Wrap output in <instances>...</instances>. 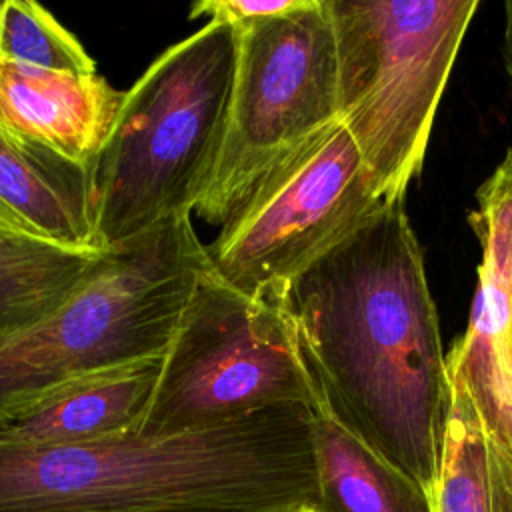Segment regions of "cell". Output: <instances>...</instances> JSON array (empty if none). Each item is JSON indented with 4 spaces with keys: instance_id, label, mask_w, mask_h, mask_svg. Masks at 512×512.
<instances>
[{
    "instance_id": "cell-1",
    "label": "cell",
    "mask_w": 512,
    "mask_h": 512,
    "mask_svg": "<svg viewBox=\"0 0 512 512\" xmlns=\"http://www.w3.org/2000/svg\"><path fill=\"white\" fill-rule=\"evenodd\" d=\"M404 202L382 204L284 298L314 408L436 492L450 378L420 242Z\"/></svg>"
},
{
    "instance_id": "cell-2",
    "label": "cell",
    "mask_w": 512,
    "mask_h": 512,
    "mask_svg": "<svg viewBox=\"0 0 512 512\" xmlns=\"http://www.w3.org/2000/svg\"><path fill=\"white\" fill-rule=\"evenodd\" d=\"M314 502L304 404L168 436L0 442V512H300Z\"/></svg>"
},
{
    "instance_id": "cell-3",
    "label": "cell",
    "mask_w": 512,
    "mask_h": 512,
    "mask_svg": "<svg viewBox=\"0 0 512 512\" xmlns=\"http://www.w3.org/2000/svg\"><path fill=\"white\" fill-rule=\"evenodd\" d=\"M236 50V28L208 20L168 46L124 92L92 162L104 252L170 216L192 214L222 144Z\"/></svg>"
},
{
    "instance_id": "cell-4",
    "label": "cell",
    "mask_w": 512,
    "mask_h": 512,
    "mask_svg": "<svg viewBox=\"0 0 512 512\" xmlns=\"http://www.w3.org/2000/svg\"><path fill=\"white\" fill-rule=\"evenodd\" d=\"M190 216L108 252L60 308L0 338V426L82 378L164 356L210 266Z\"/></svg>"
},
{
    "instance_id": "cell-5",
    "label": "cell",
    "mask_w": 512,
    "mask_h": 512,
    "mask_svg": "<svg viewBox=\"0 0 512 512\" xmlns=\"http://www.w3.org/2000/svg\"><path fill=\"white\" fill-rule=\"evenodd\" d=\"M338 120L384 202H404L478 0H324Z\"/></svg>"
},
{
    "instance_id": "cell-6",
    "label": "cell",
    "mask_w": 512,
    "mask_h": 512,
    "mask_svg": "<svg viewBox=\"0 0 512 512\" xmlns=\"http://www.w3.org/2000/svg\"><path fill=\"white\" fill-rule=\"evenodd\" d=\"M288 404L314 408L318 394L284 304L244 296L208 266L162 356L138 434L202 430Z\"/></svg>"
},
{
    "instance_id": "cell-7",
    "label": "cell",
    "mask_w": 512,
    "mask_h": 512,
    "mask_svg": "<svg viewBox=\"0 0 512 512\" xmlns=\"http://www.w3.org/2000/svg\"><path fill=\"white\" fill-rule=\"evenodd\" d=\"M236 34L222 144L192 208L210 224H222L274 166L338 120L336 42L324 0H298Z\"/></svg>"
},
{
    "instance_id": "cell-8",
    "label": "cell",
    "mask_w": 512,
    "mask_h": 512,
    "mask_svg": "<svg viewBox=\"0 0 512 512\" xmlns=\"http://www.w3.org/2000/svg\"><path fill=\"white\" fill-rule=\"evenodd\" d=\"M386 204L340 120L274 166L206 246L244 296L282 304L292 282Z\"/></svg>"
},
{
    "instance_id": "cell-9",
    "label": "cell",
    "mask_w": 512,
    "mask_h": 512,
    "mask_svg": "<svg viewBox=\"0 0 512 512\" xmlns=\"http://www.w3.org/2000/svg\"><path fill=\"white\" fill-rule=\"evenodd\" d=\"M468 222L482 246L466 332L446 368L466 390L492 452L512 464V148L476 190Z\"/></svg>"
},
{
    "instance_id": "cell-10",
    "label": "cell",
    "mask_w": 512,
    "mask_h": 512,
    "mask_svg": "<svg viewBox=\"0 0 512 512\" xmlns=\"http://www.w3.org/2000/svg\"><path fill=\"white\" fill-rule=\"evenodd\" d=\"M124 92L100 74L74 76L0 60V130L92 164L102 150Z\"/></svg>"
},
{
    "instance_id": "cell-11",
    "label": "cell",
    "mask_w": 512,
    "mask_h": 512,
    "mask_svg": "<svg viewBox=\"0 0 512 512\" xmlns=\"http://www.w3.org/2000/svg\"><path fill=\"white\" fill-rule=\"evenodd\" d=\"M0 224L68 250L104 252L92 164L0 130Z\"/></svg>"
},
{
    "instance_id": "cell-12",
    "label": "cell",
    "mask_w": 512,
    "mask_h": 512,
    "mask_svg": "<svg viewBox=\"0 0 512 512\" xmlns=\"http://www.w3.org/2000/svg\"><path fill=\"white\" fill-rule=\"evenodd\" d=\"M162 356L82 378L0 426V442L82 444L138 432L152 400Z\"/></svg>"
},
{
    "instance_id": "cell-13",
    "label": "cell",
    "mask_w": 512,
    "mask_h": 512,
    "mask_svg": "<svg viewBox=\"0 0 512 512\" xmlns=\"http://www.w3.org/2000/svg\"><path fill=\"white\" fill-rule=\"evenodd\" d=\"M314 512H434L432 498L324 410L312 408Z\"/></svg>"
},
{
    "instance_id": "cell-14",
    "label": "cell",
    "mask_w": 512,
    "mask_h": 512,
    "mask_svg": "<svg viewBox=\"0 0 512 512\" xmlns=\"http://www.w3.org/2000/svg\"><path fill=\"white\" fill-rule=\"evenodd\" d=\"M106 254L68 250L0 224V338L60 308Z\"/></svg>"
},
{
    "instance_id": "cell-15",
    "label": "cell",
    "mask_w": 512,
    "mask_h": 512,
    "mask_svg": "<svg viewBox=\"0 0 512 512\" xmlns=\"http://www.w3.org/2000/svg\"><path fill=\"white\" fill-rule=\"evenodd\" d=\"M448 378L450 414L432 508L434 512H498L482 424L462 384L450 374Z\"/></svg>"
},
{
    "instance_id": "cell-16",
    "label": "cell",
    "mask_w": 512,
    "mask_h": 512,
    "mask_svg": "<svg viewBox=\"0 0 512 512\" xmlns=\"http://www.w3.org/2000/svg\"><path fill=\"white\" fill-rule=\"evenodd\" d=\"M0 60L74 76L98 74L82 44L46 8L30 0L0 4Z\"/></svg>"
},
{
    "instance_id": "cell-17",
    "label": "cell",
    "mask_w": 512,
    "mask_h": 512,
    "mask_svg": "<svg viewBox=\"0 0 512 512\" xmlns=\"http://www.w3.org/2000/svg\"><path fill=\"white\" fill-rule=\"evenodd\" d=\"M298 0H202L190 8V18L206 16L212 22L244 26L260 18L292 10Z\"/></svg>"
},
{
    "instance_id": "cell-18",
    "label": "cell",
    "mask_w": 512,
    "mask_h": 512,
    "mask_svg": "<svg viewBox=\"0 0 512 512\" xmlns=\"http://www.w3.org/2000/svg\"><path fill=\"white\" fill-rule=\"evenodd\" d=\"M502 54H504L506 72L512 80V0L504 2V46H502Z\"/></svg>"
},
{
    "instance_id": "cell-19",
    "label": "cell",
    "mask_w": 512,
    "mask_h": 512,
    "mask_svg": "<svg viewBox=\"0 0 512 512\" xmlns=\"http://www.w3.org/2000/svg\"><path fill=\"white\" fill-rule=\"evenodd\" d=\"M300 512H314V508H306V510H300Z\"/></svg>"
}]
</instances>
